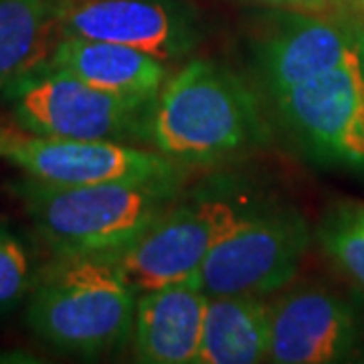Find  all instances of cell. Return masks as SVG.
<instances>
[{"label": "cell", "instance_id": "6da1fadb", "mask_svg": "<svg viewBox=\"0 0 364 364\" xmlns=\"http://www.w3.org/2000/svg\"><path fill=\"white\" fill-rule=\"evenodd\" d=\"M259 97L231 67L191 59L152 102L146 146L184 168L239 158L269 138Z\"/></svg>", "mask_w": 364, "mask_h": 364}, {"label": "cell", "instance_id": "7a4b0ae2", "mask_svg": "<svg viewBox=\"0 0 364 364\" xmlns=\"http://www.w3.org/2000/svg\"><path fill=\"white\" fill-rule=\"evenodd\" d=\"M136 298L112 253L51 255L26 298V322L55 350L109 354L132 340Z\"/></svg>", "mask_w": 364, "mask_h": 364}, {"label": "cell", "instance_id": "3957f363", "mask_svg": "<svg viewBox=\"0 0 364 364\" xmlns=\"http://www.w3.org/2000/svg\"><path fill=\"white\" fill-rule=\"evenodd\" d=\"M184 181L53 184L25 176L14 186L51 255L116 253L182 195Z\"/></svg>", "mask_w": 364, "mask_h": 364}, {"label": "cell", "instance_id": "277c9868", "mask_svg": "<svg viewBox=\"0 0 364 364\" xmlns=\"http://www.w3.org/2000/svg\"><path fill=\"white\" fill-rule=\"evenodd\" d=\"M263 196L235 195V188L205 186L178 196L130 245L112 253L136 294L193 284L208 251L259 207Z\"/></svg>", "mask_w": 364, "mask_h": 364}, {"label": "cell", "instance_id": "5b68a950", "mask_svg": "<svg viewBox=\"0 0 364 364\" xmlns=\"http://www.w3.org/2000/svg\"><path fill=\"white\" fill-rule=\"evenodd\" d=\"M18 128L43 138L146 144L152 104H136L91 87L45 63L2 90Z\"/></svg>", "mask_w": 364, "mask_h": 364}, {"label": "cell", "instance_id": "8992f818", "mask_svg": "<svg viewBox=\"0 0 364 364\" xmlns=\"http://www.w3.org/2000/svg\"><path fill=\"white\" fill-rule=\"evenodd\" d=\"M310 227L298 208L263 200L208 251L193 286L207 296H263L289 286L310 247Z\"/></svg>", "mask_w": 364, "mask_h": 364}, {"label": "cell", "instance_id": "52a82bcc", "mask_svg": "<svg viewBox=\"0 0 364 364\" xmlns=\"http://www.w3.org/2000/svg\"><path fill=\"white\" fill-rule=\"evenodd\" d=\"M265 102L306 156L364 172V55Z\"/></svg>", "mask_w": 364, "mask_h": 364}, {"label": "cell", "instance_id": "ba28073f", "mask_svg": "<svg viewBox=\"0 0 364 364\" xmlns=\"http://www.w3.org/2000/svg\"><path fill=\"white\" fill-rule=\"evenodd\" d=\"M364 55V25L350 14H277L251 45L253 85L261 97L320 77Z\"/></svg>", "mask_w": 364, "mask_h": 364}, {"label": "cell", "instance_id": "9c48e42d", "mask_svg": "<svg viewBox=\"0 0 364 364\" xmlns=\"http://www.w3.org/2000/svg\"><path fill=\"white\" fill-rule=\"evenodd\" d=\"M2 158L25 176L53 184L184 181L188 168L148 146L0 132Z\"/></svg>", "mask_w": 364, "mask_h": 364}, {"label": "cell", "instance_id": "30bf717a", "mask_svg": "<svg viewBox=\"0 0 364 364\" xmlns=\"http://www.w3.org/2000/svg\"><path fill=\"white\" fill-rule=\"evenodd\" d=\"M269 358L277 364L350 360L364 342V316L356 304L322 284L279 289L269 299Z\"/></svg>", "mask_w": 364, "mask_h": 364}, {"label": "cell", "instance_id": "8fae6325", "mask_svg": "<svg viewBox=\"0 0 364 364\" xmlns=\"http://www.w3.org/2000/svg\"><path fill=\"white\" fill-rule=\"evenodd\" d=\"M61 37L105 41L150 53L164 63L193 51V18L174 0H59Z\"/></svg>", "mask_w": 364, "mask_h": 364}, {"label": "cell", "instance_id": "7c38bea8", "mask_svg": "<svg viewBox=\"0 0 364 364\" xmlns=\"http://www.w3.org/2000/svg\"><path fill=\"white\" fill-rule=\"evenodd\" d=\"M207 299V294L193 284H174L138 294L130 340L136 360L195 364Z\"/></svg>", "mask_w": 364, "mask_h": 364}, {"label": "cell", "instance_id": "4fadbf2b", "mask_svg": "<svg viewBox=\"0 0 364 364\" xmlns=\"http://www.w3.org/2000/svg\"><path fill=\"white\" fill-rule=\"evenodd\" d=\"M45 65L136 104H152L170 77L168 63L150 53L81 37H61Z\"/></svg>", "mask_w": 364, "mask_h": 364}, {"label": "cell", "instance_id": "5bb4252c", "mask_svg": "<svg viewBox=\"0 0 364 364\" xmlns=\"http://www.w3.org/2000/svg\"><path fill=\"white\" fill-rule=\"evenodd\" d=\"M269 299L208 296L195 364H255L269 358Z\"/></svg>", "mask_w": 364, "mask_h": 364}, {"label": "cell", "instance_id": "9a60e30c", "mask_svg": "<svg viewBox=\"0 0 364 364\" xmlns=\"http://www.w3.org/2000/svg\"><path fill=\"white\" fill-rule=\"evenodd\" d=\"M59 39V0H0V91L43 65Z\"/></svg>", "mask_w": 364, "mask_h": 364}, {"label": "cell", "instance_id": "2e32d148", "mask_svg": "<svg viewBox=\"0 0 364 364\" xmlns=\"http://www.w3.org/2000/svg\"><path fill=\"white\" fill-rule=\"evenodd\" d=\"M316 239L328 259L364 291V203L330 208L318 225Z\"/></svg>", "mask_w": 364, "mask_h": 364}, {"label": "cell", "instance_id": "e0dca14e", "mask_svg": "<svg viewBox=\"0 0 364 364\" xmlns=\"http://www.w3.org/2000/svg\"><path fill=\"white\" fill-rule=\"evenodd\" d=\"M37 269L25 237L11 223L0 219V316L26 301Z\"/></svg>", "mask_w": 364, "mask_h": 364}, {"label": "cell", "instance_id": "ac0fdd59", "mask_svg": "<svg viewBox=\"0 0 364 364\" xmlns=\"http://www.w3.org/2000/svg\"><path fill=\"white\" fill-rule=\"evenodd\" d=\"M259 2L273 4V6H282V9H289V11L322 13V11H328L332 0H259Z\"/></svg>", "mask_w": 364, "mask_h": 364}, {"label": "cell", "instance_id": "d6986e66", "mask_svg": "<svg viewBox=\"0 0 364 364\" xmlns=\"http://www.w3.org/2000/svg\"><path fill=\"white\" fill-rule=\"evenodd\" d=\"M358 4H360V9H363V13H364V0H358Z\"/></svg>", "mask_w": 364, "mask_h": 364}, {"label": "cell", "instance_id": "ffe728a7", "mask_svg": "<svg viewBox=\"0 0 364 364\" xmlns=\"http://www.w3.org/2000/svg\"><path fill=\"white\" fill-rule=\"evenodd\" d=\"M0 156H2V138H0Z\"/></svg>", "mask_w": 364, "mask_h": 364}]
</instances>
